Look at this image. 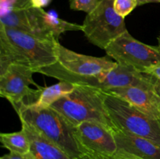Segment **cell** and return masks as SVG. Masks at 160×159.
Listing matches in <instances>:
<instances>
[{
    "label": "cell",
    "mask_w": 160,
    "mask_h": 159,
    "mask_svg": "<svg viewBox=\"0 0 160 159\" xmlns=\"http://www.w3.org/2000/svg\"><path fill=\"white\" fill-rule=\"evenodd\" d=\"M105 51L118 64L132 66L139 71L146 73L149 69L160 65V46L142 43L128 31L115 39Z\"/></svg>",
    "instance_id": "obj_8"
},
{
    "label": "cell",
    "mask_w": 160,
    "mask_h": 159,
    "mask_svg": "<svg viewBox=\"0 0 160 159\" xmlns=\"http://www.w3.org/2000/svg\"><path fill=\"white\" fill-rule=\"evenodd\" d=\"M59 41L0 25V73L11 64L30 67L38 73L57 60Z\"/></svg>",
    "instance_id": "obj_1"
},
{
    "label": "cell",
    "mask_w": 160,
    "mask_h": 159,
    "mask_svg": "<svg viewBox=\"0 0 160 159\" xmlns=\"http://www.w3.org/2000/svg\"><path fill=\"white\" fill-rule=\"evenodd\" d=\"M117 65V62L111 61L107 57L80 54L59 43L56 62L43 67L38 73L75 85H88L93 78L110 71Z\"/></svg>",
    "instance_id": "obj_2"
},
{
    "label": "cell",
    "mask_w": 160,
    "mask_h": 159,
    "mask_svg": "<svg viewBox=\"0 0 160 159\" xmlns=\"http://www.w3.org/2000/svg\"><path fill=\"white\" fill-rule=\"evenodd\" d=\"M102 0H69L70 8L73 10L83 11L88 13L93 11Z\"/></svg>",
    "instance_id": "obj_19"
},
{
    "label": "cell",
    "mask_w": 160,
    "mask_h": 159,
    "mask_svg": "<svg viewBox=\"0 0 160 159\" xmlns=\"http://www.w3.org/2000/svg\"><path fill=\"white\" fill-rule=\"evenodd\" d=\"M138 6H142V5L147 4L151 2H160V0H137Z\"/></svg>",
    "instance_id": "obj_25"
},
{
    "label": "cell",
    "mask_w": 160,
    "mask_h": 159,
    "mask_svg": "<svg viewBox=\"0 0 160 159\" xmlns=\"http://www.w3.org/2000/svg\"><path fill=\"white\" fill-rule=\"evenodd\" d=\"M146 73H151L152 75H153L160 82V65H157V66H155L149 69Z\"/></svg>",
    "instance_id": "obj_23"
},
{
    "label": "cell",
    "mask_w": 160,
    "mask_h": 159,
    "mask_svg": "<svg viewBox=\"0 0 160 159\" xmlns=\"http://www.w3.org/2000/svg\"><path fill=\"white\" fill-rule=\"evenodd\" d=\"M158 42H159V46H160V34L159 35V37H158Z\"/></svg>",
    "instance_id": "obj_28"
},
{
    "label": "cell",
    "mask_w": 160,
    "mask_h": 159,
    "mask_svg": "<svg viewBox=\"0 0 160 159\" xmlns=\"http://www.w3.org/2000/svg\"><path fill=\"white\" fill-rule=\"evenodd\" d=\"M21 126L30 142V153L35 159H71L61 148L42 136L28 123Z\"/></svg>",
    "instance_id": "obj_14"
},
{
    "label": "cell",
    "mask_w": 160,
    "mask_h": 159,
    "mask_svg": "<svg viewBox=\"0 0 160 159\" xmlns=\"http://www.w3.org/2000/svg\"><path fill=\"white\" fill-rule=\"evenodd\" d=\"M82 25L88 41L104 50L128 31L124 18L114 10L113 0H102L93 11L87 14Z\"/></svg>",
    "instance_id": "obj_6"
},
{
    "label": "cell",
    "mask_w": 160,
    "mask_h": 159,
    "mask_svg": "<svg viewBox=\"0 0 160 159\" xmlns=\"http://www.w3.org/2000/svg\"><path fill=\"white\" fill-rule=\"evenodd\" d=\"M75 136L83 154L111 157L117 150L113 131L97 122H83L75 129Z\"/></svg>",
    "instance_id": "obj_9"
},
{
    "label": "cell",
    "mask_w": 160,
    "mask_h": 159,
    "mask_svg": "<svg viewBox=\"0 0 160 159\" xmlns=\"http://www.w3.org/2000/svg\"><path fill=\"white\" fill-rule=\"evenodd\" d=\"M16 112L20 122L32 126L37 132L61 148L71 159L83 155L75 136L76 126L54 108L27 107Z\"/></svg>",
    "instance_id": "obj_4"
},
{
    "label": "cell",
    "mask_w": 160,
    "mask_h": 159,
    "mask_svg": "<svg viewBox=\"0 0 160 159\" xmlns=\"http://www.w3.org/2000/svg\"><path fill=\"white\" fill-rule=\"evenodd\" d=\"M0 25L23 32L47 37L43 34L39 27L37 9L31 6L27 8H10L2 10Z\"/></svg>",
    "instance_id": "obj_13"
},
{
    "label": "cell",
    "mask_w": 160,
    "mask_h": 159,
    "mask_svg": "<svg viewBox=\"0 0 160 159\" xmlns=\"http://www.w3.org/2000/svg\"><path fill=\"white\" fill-rule=\"evenodd\" d=\"M34 73L32 69L19 64H11L0 73V95L16 112L34 105L40 97L42 87L34 81Z\"/></svg>",
    "instance_id": "obj_7"
},
{
    "label": "cell",
    "mask_w": 160,
    "mask_h": 159,
    "mask_svg": "<svg viewBox=\"0 0 160 159\" xmlns=\"http://www.w3.org/2000/svg\"><path fill=\"white\" fill-rule=\"evenodd\" d=\"M89 157H91L93 159H133V158H128V157H122V156L117 155V154H114L113 156H111V157H92V156H89Z\"/></svg>",
    "instance_id": "obj_24"
},
{
    "label": "cell",
    "mask_w": 160,
    "mask_h": 159,
    "mask_svg": "<svg viewBox=\"0 0 160 159\" xmlns=\"http://www.w3.org/2000/svg\"><path fill=\"white\" fill-rule=\"evenodd\" d=\"M52 0H30V5L33 8H42L48 6Z\"/></svg>",
    "instance_id": "obj_22"
},
{
    "label": "cell",
    "mask_w": 160,
    "mask_h": 159,
    "mask_svg": "<svg viewBox=\"0 0 160 159\" xmlns=\"http://www.w3.org/2000/svg\"><path fill=\"white\" fill-rule=\"evenodd\" d=\"M156 82L157 79L151 73L117 63V66L112 70L92 79L88 86L98 87L102 90L127 87H137L155 90Z\"/></svg>",
    "instance_id": "obj_10"
},
{
    "label": "cell",
    "mask_w": 160,
    "mask_h": 159,
    "mask_svg": "<svg viewBox=\"0 0 160 159\" xmlns=\"http://www.w3.org/2000/svg\"><path fill=\"white\" fill-rule=\"evenodd\" d=\"M31 7L30 0H1V11L10 8Z\"/></svg>",
    "instance_id": "obj_20"
},
{
    "label": "cell",
    "mask_w": 160,
    "mask_h": 159,
    "mask_svg": "<svg viewBox=\"0 0 160 159\" xmlns=\"http://www.w3.org/2000/svg\"><path fill=\"white\" fill-rule=\"evenodd\" d=\"M76 159H93V158H92L91 157L88 156L87 154H83L82 156H81V157H78V158H76Z\"/></svg>",
    "instance_id": "obj_27"
},
{
    "label": "cell",
    "mask_w": 160,
    "mask_h": 159,
    "mask_svg": "<svg viewBox=\"0 0 160 159\" xmlns=\"http://www.w3.org/2000/svg\"><path fill=\"white\" fill-rule=\"evenodd\" d=\"M113 135L117 155L133 159H160V146L152 140L119 129Z\"/></svg>",
    "instance_id": "obj_11"
},
{
    "label": "cell",
    "mask_w": 160,
    "mask_h": 159,
    "mask_svg": "<svg viewBox=\"0 0 160 159\" xmlns=\"http://www.w3.org/2000/svg\"><path fill=\"white\" fill-rule=\"evenodd\" d=\"M128 101L143 113L160 120V98L155 90L137 87H117L104 90Z\"/></svg>",
    "instance_id": "obj_12"
},
{
    "label": "cell",
    "mask_w": 160,
    "mask_h": 159,
    "mask_svg": "<svg viewBox=\"0 0 160 159\" xmlns=\"http://www.w3.org/2000/svg\"><path fill=\"white\" fill-rule=\"evenodd\" d=\"M104 92L106 108L117 130L144 137L160 146L159 119L143 113L116 95Z\"/></svg>",
    "instance_id": "obj_5"
},
{
    "label": "cell",
    "mask_w": 160,
    "mask_h": 159,
    "mask_svg": "<svg viewBox=\"0 0 160 159\" xmlns=\"http://www.w3.org/2000/svg\"><path fill=\"white\" fill-rule=\"evenodd\" d=\"M51 108L62 114L74 126L83 122H97L117 130L105 104L104 90L88 85H76L69 94L61 98Z\"/></svg>",
    "instance_id": "obj_3"
},
{
    "label": "cell",
    "mask_w": 160,
    "mask_h": 159,
    "mask_svg": "<svg viewBox=\"0 0 160 159\" xmlns=\"http://www.w3.org/2000/svg\"><path fill=\"white\" fill-rule=\"evenodd\" d=\"M0 141L3 147L10 152L27 154L30 152V142L24 130L21 129L19 132L0 134Z\"/></svg>",
    "instance_id": "obj_17"
},
{
    "label": "cell",
    "mask_w": 160,
    "mask_h": 159,
    "mask_svg": "<svg viewBox=\"0 0 160 159\" xmlns=\"http://www.w3.org/2000/svg\"><path fill=\"white\" fill-rule=\"evenodd\" d=\"M137 6V0H113L114 10L123 18L129 15Z\"/></svg>",
    "instance_id": "obj_18"
},
{
    "label": "cell",
    "mask_w": 160,
    "mask_h": 159,
    "mask_svg": "<svg viewBox=\"0 0 160 159\" xmlns=\"http://www.w3.org/2000/svg\"><path fill=\"white\" fill-rule=\"evenodd\" d=\"M155 92H156V94H157L160 98V82L158 80L156 85H155Z\"/></svg>",
    "instance_id": "obj_26"
},
{
    "label": "cell",
    "mask_w": 160,
    "mask_h": 159,
    "mask_svg": "<svg viewBox=\"0 0 160 159\" xmlns=\"http://www.w3.org/2000/svg\"><path fill=\"white\" fill-rule=\"evenodd\" d=\"M0 159H35L31 153L27 154H18V153L10 152L7 154L2 156Z\"/></svg>",
    "instance_id": "obj_21"
},
{
    "label": "cell",
    "mask_w": 160,
    "mask_h": 159,
    "mask_svg": "<svg viewBox=\"0 0 160 159\" xmlns=\"http://www.w3.org/2000/svg\"><path fill=\"white\" fill-rule=\"evenodd\" d=\"M37 9L39 27L45 36L59 41L60 34L67 31H82L83 25L67 22L59 18L54 11L45 12L43 9Z\"/></svg>",
    "instance_id": "obj_15"
},
{
    "label": "cell",
    "mask_w": 160,
    "mask_h": 159,
    "mask_svg": "<svg viewBox=\"0 0 160 159\" xmlns=\"http://www.w3.org/2000/svg\"><path fill=\"white\" fill-rule=\"evenodd\" d=\"M75 87H76L75 84L67 81H59L58 84L50 87H42L38 100L34 105L31 107L36 108H50L61 98L71 93Z\"/></svg>",
    "instance_id": "obj_16"
}]
</instances>
